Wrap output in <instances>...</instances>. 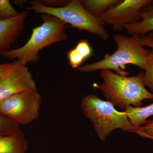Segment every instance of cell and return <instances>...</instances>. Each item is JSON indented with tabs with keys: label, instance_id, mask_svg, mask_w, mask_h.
I'll return each mask as SVG.
<instances>
[{
	"label": "cell",
	"instance_id": "cell-1",
	"mask_svg": "<svg viewBox=\"0 0 153 153\" xmlns=\"http://www.w3.org/2000/svg\"><path fill=\"white\" fill-rule=\"evenodd\" d=\"M144 72L132 76H123L109 70L100 71V76L103 83L94 84L105 98L114 105L126 110L128 106L140 107L143 100H153V93L149 91L143 83Z\"/></svg>",
	"mask_w": 153,
	"mask_h": 153
},
{
	"label": "cell",
	"instance_id": "cell-2",
	"mask_svg": "<svg viewBox=\"0 0 153 153\" xmlns=\"http://www.w3.org/2000/svg\"><path fill=\"white\" fill-rule=\"evenodd\" d=\"M113 38L117 46L115 52L112 55L107 53L103 59L97 62L80 66L78 71L87 73L98 70H113L119 75L127 76L129 73L125 70V65L128 64L135 65L144 70L151 50L143 47L139 41L138 36H128L117 34Z\"/></svg>",
	"mask_w": 153,
	"mask_h": 153
},
{
	"label": "cell",
	"instance_id": "cell-3",
	"mask_svg": "<svg viewBox=\"0 0 153 153\" xmlns=\"http://www.w3.org/2000/svg\"><path fill=\"white\" fill-rule=\"evenodd\" d=\"M41 18L42 25L33 28L31 37L24 46L0 55L11 60L16 59V61L26 65L39 60L40 50L67 39L66 23L48 14H42Z\"/></svg>",
	"mask_w": 153,
	"mask_h": 153
},
{
	"label": "cell",
	"instance_id": "cell-4",
	"mask_svg": "<svg viewBox=\"0 0 153 153\" xmlns=\"http://www.w3.org/2000/svg\"><path fill=\"white\" fill-rule=\"evenodd\" d=\"M81 105L84 115L93 124L101 140H104L111 132L117 129L137 133L138 127L133 125L125 112L117 111L110 102L102 100L95 94H89L82 99Z\"/></svg>",
	"mask_w": 153,
	"mask_h": 153
},
{
	"label": "cell",
	"instance_id": "cell-5",
	"mask_svg": "<svg viewBox=\"0 0 153 153\" xmlns=\"http://www.w3.org/2000/svg\"><path fill=\"white\" fill-rule=\"evenodd\" d=\"M30 4L31 7H27V10L34 11L37 13L51 15L66 24H69L72 27L86 31L103 41L110 38L103 21L88 13L80 1L70 0L66 6L57 8L45 7L38 0L31 1Z\"/></svg>",
	"mask_w": 153,
	"mask_h": 153
},
{
	"label": "cell",
	"instance_id": "cell-6",
	"mask_svg": "<svg viewBox=\"0 0 153 153\" xmlns=\"http://www.w3.org/2000/svg\"><path fill=\"white\" fill-rule=\"evenodd\" d=\"M41 103L38 90L26 91L0 102V114L19 126L27 125L39 117Z\"/></svg>",
	"mask_w": 153,
	"mask_h": 153
},
{
	"label": "cell",
	"instance_id": "cell-7",
	"mask_svg": "<svg viewBox=\"0 0 153 153\" xmlns=\"http://www.w3.org/2000/svg\"><path fill=\"white\" fill-rule=\"evenodd\" d=\"M153 0H122L100 17L104 24L112 26L115 32H121L127 25L140 21V11L153 4Z\"/></svg>",
	"mask_w": 153,
	"mask_h": 153
},
{
	"label": "cell",
	"instance_id": "cell-8",
	"mask_svg": "<svg viewBox=\"0 0 153 153\" xmlns=\"http://www.w3.org/2000/svg\"><path fill=\"white\" fill-rule=\"evenodd\" d=\"M37 91L36 82L26 65L16 61L0 77V102L26 91Z\"/></svg>",
	"mask_w": 153,
	"mask_h": 153
},
{
	"label": "cell",
	"instance_id": "cell-9",
	"mask_svg": "<svg viewBox=\"0 0 153 153\" xmlns=\"http://www.w3.org/2000/svg\"><path fill=\"white\" fill-rule=\"evenodd\" d=\"M28 13L25 10L13 18L0 19V54L10 50L24 30Z\"/></svg>",
	"mask_w": 153,
	"mask_h": 153
},
{
	"label": "cell",
	"instance_id": "cell-10",
	"mask_svg": "<svg viewBox=\"0 0 153 153\" xmlns=\"http://www.w3.org/2000/svg\"><path fill=\"white\" fill-rule=\"evenodd\" d=\"M29 144L22 130L0 137V153H26Z\"/></svg>",
	"mask_w": 153,
	"mask_h": 153
},
{
	"label": "cell",
	"instance_id": "cell-11",
	"mask_svg": "<svg viewBox=\"0 0 153 153\" xmlns=\"http://www.w3.org/2000/svg\"><path fill=\"white\" fill-rule=\"evenodd\" d=\"M140 21L125 27L128 34L143 35L153 31V3L142 9L140 11Z\"/></svg>",
	"mask_w": 153,
	"mask_h": 153
},
{
	"label": "cell",
	"instance_id": "cell-12",
	"mask_svg": "<svg viewBox=\"0 0 153 153\" xmlns=\"http://www.w3.org/2000/svg\"><path fill=\"white\" fill-rule=\"evenodd\" d=\"M92 49L86 39H82L67 53L68 63L73 69H78L82 63L92 55Z\"/></svg>",
	"mask_w": 153,
	"mask_h": 153
},
{
	"label": "cell",
	"instance_id": "cell-13",
	"mask_svg": "<svg viewBox=\"0 0 153 153\" xmlns=\"http://www.w3.org/2000/svg\"><path fill=\"white\" fill-rule=\"evenodd\" d=\"M125 112L133 125L140 126L147 122L148 118L153 116V102L147 106L140 107L130 105Z\"/></svg>",
	"mask_w": 153,
	"mask_h": 153
},
{
	"label": "cell",
	"instance_id": "cell-14",
	"mask_svg": "<svg viewBox=\"0 0 153 153\" xmlns=\"http://www.w3.org/2000/svg\"><path fill=\"white\" fill-rule=\"evenodd\" d=\"M122 0H83L80 1L86 10L94 16L100 18L110 9L118 4Z\"/></svg>",
	"mask_w": 153,
	"mask_h": 153
},
{
	"label": "cell",
	"instance_id": "cell-15",
	"mask_svg": "<svg viewBox=\"0 0 153 153\" xmlns=\"http://www.w3.org/2000/svg\"><path fill=\"white\" fill-rule=\"evenodd\" d=\"M143 77V83L153 93V49L151 50L150 54L146 63Z\"/></svg>",
	"mask_w": 153,
	"mask_h": 153
},
{
	"label": "cell",
	"instance_id": "cell-16",
	"mask_svg": "<svg viewBox=\"0 0 153 153\" xmlns=\"http://www.w3.org/2000/svg\"><path fill=\"white\" fill-rule=\"evenodd\" d=\"M19 125L0 114V137L8 135L19 129Z\"/></svg>",
	"mask_w": 153,
	"mask_h": 153
},
{
	"label": "cell",
	"instance_id": "cell-17",
	"mask_svg": "<svg viewBox=\"0 0 153 153\" xmlns=\"http://www.w3.org/2000/svg\"><path fill=\"white\" fill-rule=\"evenodd\" d=\"M19 14L8 0H0V19H10Z\"/></svg>",
	"mask_w": 153,
	"mask_h": 153
},
{
	"label": "cell",
	"instance_id": "cell-18",
	"mask_svg": "<svg viewBox=\"0 0 153 153\" xmlns=\"http://www.w3.org/2000/svg\"><path fill=\"white\" fill-rule=\"evenodd\" d=\"M137 134L153 140V119L147 121L144 126H139Z\"/></svg>",
	"mask_w": 153,
	"mask_h": 153
},
{
	"label": "cell",
	"instance_id": "cell-19",
	"mask_svg": "<svg viewBox=\"0 0 153 153\" xmlns=\"http://www.w3.org/2000/svg\"><path fill=\"white\" fill-rule=\"evenodd\" d=\"M39 3L45 7L57 8L66 6L69 1L66 0H38Z\"/></svg>",
	"mask_w": 153,
	"mask_h": 153
},
{
	"label": "cell",
	"instance_id": "cell-20",
	"mask_svg": "<svg viewBox=\"0 0 153 153\" xmlns=\"http://www.w3.org/2000/svg\"><path fill=\"white\" fill-rule=\"evenodd\" d=\"M138 38L143 47H150L153 49V31L145 35L138 36Z\"/></svg>",
	"mask_w": 153,
	"mask_h": 153
},
{
	"label": "cell",
	"instance_id": "cell-21",
	"mask_svg": "<svg viewBox=\"0 0 153 153\" xmlns=\"http://www.w3.org/2000/svg\"><path fill=\"white\" fill-rule=\"evenodd\" d=\"M13 63H9L0 64V77L10 70V68L13 65Z\"/></svg>",
	"mask_w": 153,
	"mask_h": 153
},
{
	"label": "cell",
	"instance_id": "cell-22",
	"mask_svg": "<svg viewBox=\"0 0 153 153\" xmlns=\"http://www.w3.org/2000/svg\"><path fill=\"white\" fill-rule=\"evenodd\" d=\"M13 2L14 3V4H16L18 5V6H22L24 5L27 2V1H21V0H19V1H13Z\"/></svg>",
	"mask_w": 153,
	"mask_h": 153
}]
</instances>
